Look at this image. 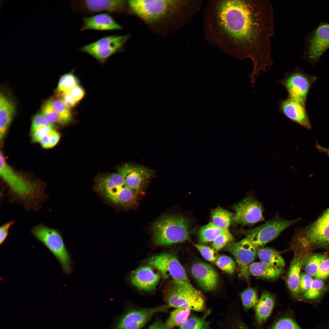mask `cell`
I'll use <instances>...</instances> for the list:
<instances>
[{"mask_svg": "<svg viewBox=\"0 0 329 329\" xmlns=\"http://www.w3.org/2000/svg\"><path fill=\"white\" fill-rule=\"evenodd\" d=\"M54 128V127H44L37 129L31 134L32 141L39 142L42 137Z\"/></svg>", "mask_w": 329, "mask_h": 329, "instance_id": "bcb514c9", "label": "cell"}, {"mask_svg": "<svg viewBox=\"0 0 329 329\" xmlns=\"http://www.w3.org/2000/svg\"><path fill=\"white\" fill-rule=\"evenodd\" d=\"M147 329H175L168 327L161 320L156 319Z\"/></svg>", "mask_w": 329, "mask_h": 329, "instance_id": "f907efd6", "label": "cell"}, {"mask_svg": "<svg viewBox=\"0 0 329 329\" xmlns=\"http://www.w3.org/2000/svg\"><path fill=\"white\" fill-rule=\"evenodd\" d=\"M191 3L182 0L128 1V12L138 17L154 33L163 36L185 24Z\"/></svg>", "mask_w": 329, "mask_h": 329, "instance_id": "6da1fadb", "label": "cell"}, {"mask_svg": "<svg viewBox=\"0 0 329 329\" xmlns=\"http://www.w3.org/2000/svg\"><path fill=\"white\" fill-rule=\"evenodd\" d=\"M60 135L54 128L42 137L39 143L44 149H49L55 146L60 138Z\"/></svg>", "mask_w": 329, "mask_h": 329, "instance_id": "f35d334b", "label": "cell"}, {"mask_svg": "<svg viewBox=\"0 0 329 329\" xmlns=\"http://www.w3.org/2000/svg\"><path fill=\"white\" fill-rule=\"evenodd\" d=\"M300 218L288 220L278 215L265 223L246 232V238L258 249L277 237L284 230L298 222Z\"/></svg>", "mask_w": 329, "mask_h": 329, "instance_id": "ba28073f", "label": "cell"}, {"mask_svg": "<svg viewBox=\"0 0 329 329\" xmlns=\"http://www.w3.org/2000/svg\"><path fill=\"white\" fill-rule=\"evenodd\" d=\"M70 5L75 12L85 15L101 13L118 15L128 12V1L125 0H73Z\"/></svg>", "mask_w": 329, "mask_h": 329, "instance_id": "7c38bea8", "label": "cell"}, {"mask_svg": "<svg viewBox=\"0 0 329 329\" xmlns=\"http://www.w3.org/2000/svg\"><path fill=\"white\" fill-rule=\"evenodd\" d=\"M296 248L329 246V207L314 222L296 230L291 241Z\"/></svg>", "mask_w": 329, "mask_h": 329, "instance_id": "277c9868", "label": "cell"}, {"mask_svg": "<svg viewBox=\"0 0 329 329\" xmlns=\"http://www.w3.org/2000/svg\"><path fill=\"white\" fill-rule=\"evenodd\" d=\"M130 37L129 34L105 36L81 47L78 50L90 55L100 63L104 64L110 57L123 50Z\"/></svg>", "mask_w": 329, "mask_h": 329, "instance_id": "9c48e42d", "label": "cell"}, {"mask_svg": "<svg viewBox=\"0 0 329 329\" xmlns=\"http://www.w3.org/2000/svg\"><path fill=\"white\" fill-rule=\"evenodd\" d=\"M233 238L228 230L222 233L213 242L212 246L218 252L226 246L233 240Z\"/></svg>", "mask_w": 329, "mask_h": 329, "instance_id": "ab89813d", "label": "cell"}, {"mask_svg": "<svg viewBox=\"0 0 329 329\" xmlns=\"http://www.w3.org/2000/svg\"><path fill=\"white\" fill-rule=\"evenodd\" d=\"M308 255V254L303 252L295 255L289 268L286 282L290 293L294 298H298L300 294L299 285L300 271L304 262Z\"/></svg>", "mask_w": 329, "mask_h": 329, "instance_id": "7402d4cb", "label": "cell"}, {"mask_svg": "<svg viewBox=\"0 0 329 329\" xmlns=\"http://www.w3.org/2000/svg\"><path fill=\"white\" fill-rule=\"evenodd\" d=\"M69 93L77 102L81 100L85 94L83 88L78 85L74 87Z\"/></svg>", "mask_w": 329, "mask_h": 329, "instance_id": "c3c4849f", "label": "cell"}, {"mask_svg": "<svg viewBox=\"0 0 329 329\" xmlns=\"http://www.w3.org/2000/svg\"><path fill=\"white\" fill-rule=\"evenodd\" d=\"M78 84L77 79L73 73L64 74L61 77L58 82L57 87L58 94L60 96L70 93Z\"/></svg>", "mask_w": 329, "mask_h": 329, "instance_id": "836d02e7", "label": "cell"}, {"mask_svg": "<svg viewBox=\"0 0 329 329\" xmlns=\"http://www.w3.org/2000/svg\"><path fill=\"white\" fill-rule=\"evenodd\" d=\"M292 312H286L278 317L268 329H302L297 323Z\"/></svg>", "mask_w": 329, "mask_h": 329, "instance_id": "4dcf8cb0", "label": "cell"}, {"mask_svg": "<svg viewBox=\"0 0 329 329\" xmlns=\"http://www.w3.org/2000/svg\"><path fill=\"white\" fill-rule=\"evenodd\" d=\"M188 219L180 215H163L152 226L153 241L155 245L169 246L188 239L189 235Z\"/></svg>", "mask_w": 329, "mask_h": 329, "instance_id": "7a4b0ae2", "label": "cell"}, {"mask_svg": "<svg viewBox=\"0 0 329 329\" xmlns=\"http://www.w3.org/2000/svg\"><path fill=\"white\" fill-rule=\"evenodd\" d=\"M160 279V274L149 266L140 267L133 271L130 276L132 284L141 291L151 292L155 289Z\"/></svg>", "mask_w": 329, "mask_h": 329, "instance_id": "ac0fdd59", "label": "cell"}, {"mask_svg": "<svg viewBox=\"0 0 329 329\" xmlns=\"http://www.w3.org/2000/svg\"><path fill=\"white\" fill-rule=\"evenodd\" d=\"M195 246L205 259L211 262L215 261L218 256L214 249L203 245L195 244Z\"/></svg>", "mask_w": 329, "mask_h": 329, "instance_id": "b9f144b4", "label": "cell"}, {"mask_svg": "<svg viewBox=\"0 0 329 329\" xmlns=\"http://www.w3.org/2000/svg\"><path fill=\"white\" fill-rule=\"evenodd\" d=\"M232 214L221 208L215 209L212 214V223L216 226L224 229H228L233 220Z\"/></svg>", "mask_w": 329, "mask_h": 329, "instance_id": "f546056e", "label": "cell"}, {"mask_svg": "<svg viewBox=\"0 0 329 329\" xmlns=\"http://www.w3.org/2000/svg\"><path fill=\"white\" fill-rule=\"evenodd\" d=\"M329 48V23H320L305 39L302 59L315 65L323 53Z\"/></svg>", "mask_w": 329, "mask_h": 329, "instance_id": "8fae6325", "label": "cell"}, {"mask_svg": "<svg viewBox=\"0 0 329 329\" xmlns=\"http://www.w3.org/2000/svg\"><path fill=\"white\" fill-rule=\"evenodd\" d=\"M240 297L242 306L246 311L254 307L259 300L257 290L252 288H247L241 292Z\"/></svg>", "mask_w": 329, "mask_h": 329, "instance_id": "e575fe53", "label": "cell"}, {"mask_svg": "<svg viewBox=\"0 0 329 329\" xmlns=\"http://www.w3.org/2000/svg\"><path fill=\"white\" fill-rule=\"evenodd\" d=\"M224 250L234 256L242 275L248 279V267L256 258L257 249L245 237L239 242L229 243Z\"/></svg>", "mask_w": 329, "mask_h": 329, "instance_id": "2e32d148", "label": "cell"}, {"mask_svg": "<svg viewBox=\"0 0 329 329\" xmlns=\"http://www.w3.org/2000/svg\"><path fill=\"white\" fill-rule=\"evenodd\" d=\"M169 307L165 305L149 308H132L120 317L115 329H142L154 314L166 312Z\"/></svg>", "mask_w": 329, "mask_h": 329, "instance_id": "4fadbf2b", "label": "cell"}, {"mask_svg": "<svg viewBox=\"0 0 329 329\" xmlns=\"http://www.w3.org/2000/svg\"><path fill=\"white\" fill-rule=\"evenodd\" d=\"M52 104L60 118L61 125L65 124L70 121L72 114L70 108L61 99H53Z\"/></svg>", "mask_w": 329, "mask_h": 329, "instance_id": "d590c367", "label": "cell"}, {"mask_svg": "<svg viewBox=\"0 0 329 329\" xmlns=\"http://www.w3.org/2000/svg\"><path fill=\"white\" fill-rule=\"evenodd\" d=\"M95 188L107 200L117 204L129 205L137 200V193L125 186L123 177L119 173L98 177Z\"/></svg>", "mask_w": 329, "mask_h": 329, "instance_id": "8992f818", "label": "cell"}, {"mask_svg": "<svg viewBox=\"0 0 329 329\" xmlns=\"http://www.w3.org/2000/svg\"><path fill=\"white\" fill-rule=\"evenodd\" d=\"M275 303L274 296L271 293L264 291L254 307L255 322L258 328H260L270 317Z\"/></svg>", "mask_w": 329, "mask_h": 329, "instance_id": "603a6c76", "label": "cell"}, {"mask_svg": "<svg viewBox=\"0 0 329 329\" xmlns=\"http://www.w3.org/2000/svg\"><path fill=\"white\" fill-rule=\"evenodd\" d=\"M15 112L12 102L3 93L0 94V139L2 140Z\"/></svg>", "mask_w": 329, "mask_h": 329, "instance_id": "cb8c5ba5", "label": "cell"}, {"mask_svg": "<svg viewBox=\"0 0 329 329\" xmlns=\"http://www.w3.org/2000/svg\"><path fill=\"white\" fill-rule=\"evenodd\" d=\"M215 262L219 268L228 274H232L236 269V262L227 255H221L218 257Z\"/></svg>", "mask_w": 329, "mask_h": 329, "instance_id": "74e56055", "label": "cell"}, {"mask_svg": "<svg viewBox=\"0 0 329 329\" xmlns=\"http://www.w3.org/2000/svg\"><path fill=\"white\" fill-rule=\"evenodd\" d=\"M191 310L182 308H177L172 311L165 321L166 326L170 328L180 327L183 324L189 317Z\"/></svg>", "mask_w": 329, "mask_h": 329, "instance_id": "f1b7e54d", "label": "cell"}, {"mask_svg": "<svg viewBox=\"0 0 329 329\" xmlns=\"http://www.w3.org/2000/svg\"><path fill=\"white\" fill-rule=\"evenodd\" d=\"M317 79L314 76L305 73L299 67L286 73L278 82L286 90L288 97L305 106L308 94L311 86Z\"/></svg>", "mask_w": 329, "mask_h": 329, "instance_id": "30bf717a", "label": "cell"}, {"mask_svg": "<svg viewBox=\"0 0 329 329\" xmlns=\"http://www.w3.org/2000/svg\"><path fill=\"white\" fill-rule=\"evenodd\" d=\"M233 207L235 212L233 221L237 224L251 225L264 219L262 204L253 195H248Z\"/></svg>", "mask_w": 329, "mask_h": 329, "instance_id": "5bb4252c", "label": "cell"}, {"mask_svg": "<svg viewBox=\"0 0 329 329\" xmlns=\"http://www.w3.org/2000/svg\"><path fill=\"white\" fill-rule=\"evenodd\" d=\"M278 105L280 111L291 120L308 129L311 128L305 107L288 98L281 101Z\"/></svg>", "mask_w": 329, "mask_h": 329, "instance_id": "44dd1931", "label": "cell"}, {"mask_svg": "<svg viewBox=\"0 0 329 329\" xmlns=\"http://www.w3.org/2000/svg\"><path fill=\"white\" fill-rule=\"evenodd\" d=\"M147 263L160 272L164 280L171 277L190 283L183 267L172 254L165 253L153 256L148 259Z\"/></svg>", "mask_w": 329, "mask_h": 329, "instance_id": "9a60e30c", "label": "cell"}, {"mask_svg": "<svg viewBox=\"0 0 329 329\" xmlns=\"http://www.w3.org/2000/svg\"><path fill=\"white\" fill-rule=\"evenodd\" d=\"M210 313L211 310L209 309L200 317L192 314L179 327V329H211L210 322L206 319Z\"/></svg>", "mask_w": 329, "mask_h": 329, "instance_id": "4316f807", "label": "cell"}, {"mask_svg": "<svg viewBox=\"0 0 329 329\" xmlns=\"http://www.w3.org/2000/svg\"><path fill=\"white\" fill-rule=\"evenodd\" d=\"M123 177L125 186L139 193L141 190L144 183L152 175V171L142 166L126 164L118 170Z\"/></svg>", "mask_w": 329, "mask_h": 329, "instance_id": "e0dca14e", "label": "cell"}, {"mask_svg": "<svg viewBox=\"0 0 329 329\" xmlns=\"http://www.w3.org/2000/svg\"><path fill=\"white\" fill-rule=\"evenodd\" d=\"M52 100L51 98L44 103L41 114L50 124L53 125L55 124H61L60 118L52 106Z\"/></svg>", "mask_w": 329, "mask_h": 329, "instance_id": "8d00e7d4", "label": "cell"}, {"mask_svg": "<svg viewBox=\"0 0 329 329\" xmlns=\"http://www.w3.org/2000/svg\"><path fill=\"white\" fill-rule=\"evenodd\" d=\"M326 256V255L322 253L308 255L302 266L306 273L311 276H316L320 263Z\"/></svg>", "mask_w": 329, "mask_h": 329, "instance_id": "d6a6232c", "label": "cell"}, {"mask_svg": "<svg viewBox=\"0 0 329 329\" xmlns=\"http://www.w3.org/2000/svg\"><path fill=\"white\" fill-rule=\"evenodd\" d=\"M313 280L311 276L306 273H300L299 285L300 294L309 289Z\"/></svg>", "mask_w": 329, "mask_h": 329, "instance_id": "ee69618b", "label": "cell"}, {"mask_svg": "<svg viewBox=\"0 0 329 329\" xmlns=\"http://www.w3.org/2000/svg\"><path fill=\"white\" fill-rule=\"evenodd\" d=\"M257 256L261 262L270 266L283 268L285 264V260L274 249L268 247H262L257 250Z\"/></svg>", "mask_w": 329, "mask_h": 329, "instance_id": "484cf974", "label": "cell"}, {"mask_svg": "<svg viewBox=\"0 0 329 329\" xmlns=\"http://www.w3.org/2000/svg\"><path fill=\"white\" fill-rule=\"evenodd\" d=\"M228 229H224L215 225L212 222L202 227L199 232V239L202 242H213L222 233Z\"/></svg>", "mask_w": 329, "mask_h": 329, "instance_id": "1f68e13d", "label": "cell"}, {"mask_svg": "<svg viewBox=\"0 0 329 329\" xmlns=\"http://www.w3.org/2000/svg\"><path fill=\"white\" fill-rule=\"evenodd\" d=\"M325 284L322 280L315 278L308 290L300 294L299 300L312 302L317 300L324 291Z\"/></svg>", "mask_w": 329, "mask_h": 329, "instance_id": "83f0119b", "label": "cell"}, {"mask_svg": "<svg viewBox=\"0 0 329 329\" xmlns=\"http://www.w3.org/2000/svg\"><path fill=\"white\" fill-rule=\"evenodd\" d=\"M122 28V27L116 21L111 14L101 13L83 17L82 26L80 31L89 30L112 31L120 30Z\"/></svg>", "mask_w": 329, "mask_h": 329, "instance_id": "ffe728a7", "label": "cell"}, {"mask_svg": "<svg viewBox=\"0 0 329 329\" xmlns=\"http://www.w3.org/2000/svg\"><path fill=\"white\" fill-rule=\"evenodd\" d=\"M225 329H250L245 324L240 313L232 315L228 320Z\"/></svg>", "mask_w": 329, "mask_h": 329, "instance_id": "60d3db41", "label": "cell"}, {"mask_svg": "<svg viewBox=\"0 0 329 329\" xmlns=\"http://www.w3.org/2000/svg\"><path fill=\"white\" fill-rule=\"evenodd\" d=\"M191 271L196 281L205 291H212L217 288L218 276L210 265L202 262L196 263L192 266Z\"/></svg>", "mask_w": 329, "mask_h": 329, "instance_id": "d6986e66", "label": "cell"}, {"mask_svg": "<svg viewBox=\"0 0 329 329\" xmlns=\"http://www.w3.org/2000/svg\"><path fill=\"white\" fill-rule=\"evenodd\" d=\"M164 299L169 307L182 308L202 312L205 309L203 294L189 282L172 279L164 287Z\"/></svg>", "mask_w": 329, "mask_h": 329, "instance_id": "3957f363", "label": "cell"}, {"mask_svg": "<svg viewBox=\"0 0 329 329\" xmlns=\"http://www.w3.org/2000/svg\"><path fill=\"white\" fill-rule=\"evenodd\" d=\"M0 175L12 193L20 200L32 201L42 198L39 186L27 179L7 163L3 153L0 155Z\"/></svg>", "mask_w": 329, "mask_h": 329, "instance_id": "5b68a950", "label": "cell"}, {"mask_svg": "<svg viewBox=\"0 0 329 329\" xmlns=\"http://www.w3.org/2000/svg\"><path fill=\"white\" fill-rule=\"evenodd\" d=\"M329 275V257L327 256L320 263L316 278L324 280L327 278Z\"/></svg>", "mask_w": 329, "mask_h": 329, "instance_id": "f6af8a7d", "label": "cell"}, {"mask_svg": "<svg viewBox=\"0 0 329 329\" xmlns=\"http://www.w3.org/2000/svg\"><path fill=\"white\" fill-rule=\"evenodd\" d=\"M53 125L48 122L40 113L35 116L33 119L30 129V132L33 134L37 129L44 127H54Z\"/></svg>", "mask_w": 329, "mask_h": 329, "instance_id": "7bdbcfd3", "label": "cell"}, {"mask_svg": "<svg viewBox=\"0 0 329 329\" xmlns=\"http://www.w3.org/2000/svg\"><path fill=\"white\" fill-rule=\"evenodd\" d=\"M31 232L58 260L64 272L66 274L70 273L72 269L70 258L59 232L41 225L34 227Z\"/></svg>", "mask_w": 329, "mask_h": 329, "instance_id": "52a82bcc", "label": "cell"}, {"mask_svg": "<svg viewBox=\"0 0 329 329\" xmlns=\"http://www.w3.org/2000/svg\"><path fill=\"white\" fill-rule=\"evenodd\" d=\"M60 96L61 98V99L69 108L74 106L77 103L69 93L61 95Z\"/></svg>", "mask_w": 329, "mask_h": 329, "instance_id": "681fc988", "label": "cell"}, {"mask_svg": "<svg viewBox=\"0 0 329 329\" xmlns=\"http://www.w3.org/2000/svg\"><path fill=\"white\" fill-rule=\"evenodd\" d=\"M14 222L15 221H11L1 226L0 228V245L2 244L5 240L8 235L9 229Z\"/></svg>", "mask_w": 329, "mask_h": 329, "instance_id": "7dc6e473", "label": "cell"}, {"mask_svg": "<svg viewBox=\"0 0 329 329\" xmlns=\"http://www.w3.org/2000/svg\"><path fill=\"white\" fill-rule=\"evenodd\" d=\"M249 275L268 279L278 278L283 273V268L273 267L261 262H253L248 267Z\"/></svg>", "mask_w": 329, "mask_h": 329, "instance_id": "d4e9b609", "label": "cell"}]
</instances>
